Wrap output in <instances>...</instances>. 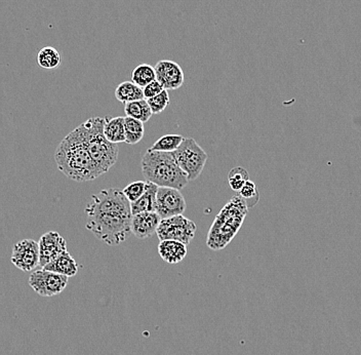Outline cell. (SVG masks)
I'll return each mask as SVG.
<instances>
[{"mask_svg": "<svg viewBox=\"0 0 361 355\" xmlns=\"http://www.w3.org/2000/svg\"><path fill=\"white\" fill-rule=\"evenodd\" d=\"M177 164L189 181L197 179L208 162V154L194 139H184L180 147L173 152Z\"/></svg>", "mask_w": 361, "mask_h": 355, "instance_id": "cell-6", "label": "cell"}, {"mask_svg": "<svg viewBox=\"0 0 361 355\" xmlns=\"http://www.w3.org/2000/svg\"><path fill=\"white\" fill-rule=\"evenodd\" d=\"M156 80L162 84L164 90H178L184 84L183 69L178 63L170 60H162L156 64Z\"/></svg>", "mask_w": 361, "mask_h": 355, "instance_id": "cell-12", "label": "cell"}, {"mask_svg": "<svg viewBox=\"0 0 361 355\" xmlns=\"http://www.w3.org/2000/svg\"><path fill=\"white\" fill-rule=\"evenodd\" d=\"M78 268H79V266L76 263L72 256L68 251H64L58 258H56L54 261L48 264L43 269L56 272V274L67 276V278H72V276H75L77 274Z\"/></svg>", "mask_w": 361, "mask_h": 355, "instance_id": "cell-15", "label": "cell"}, {"mask_svg": "<svg viewBox=\"0 0 361 355\" xmlns=\"http://www.w3.org/2000/svg\"><path fill=\"white\" fill-rule=\"evenodd\" d=\"M248 171L242 166L232 169L228 175V182H229L230 188L234 191L240 192L242 189L246 182L248 181Z\"/></svg>", "mask_w": 361, "mask_h": 355, "instance_id": "cell-24", "label": "cell"}, {"mask_svg": "<svg viewBox=\"0 0 361 355\" xmlns=\"http://www.w3.org/2000/svg\"><path fill=\"white\" fill-rule=\"evenodd\" d=\"M115 97L119 102L124 103V104L145 99L143 88L133 81H124L120 84L116 88Z\"/></svg>", "mask_w": 361, "mask_h": 355, "instance_id": "cell-18", "label": "cell"}, {"mask_svg": "<svg viewBox=\"0 0 361 355\" xmlns=\"http://www.w3.org/2000/svg\"><path fill=\"white\" fill-rule=\"evenodd\" d=\"M126 117H105L104 134L110 142L114 144L126 143V128H124Z\"/></svg>", "mask_w": 361, "mask_h": 355, "instance_id": "cell-16", "label": "cell"}, {"mask_svg": "<svg viewBox=\"0 0 361 355\" xmlns=\"http://www.w3.org/2000/svg\"><path fill=\"white\" fill-rule=\"evenodd\" d=\"M240 195L246 200V204L253 198L259 200V192H257V186L253 182L248 180L246 182V185L242 187V189L240 191Z\"/></svg>", "mask_w": 361, "mask_h": 355, "instance_id": "cell-27", "label": "cell"}, {"mask_svg": "<svg viewBox=\"0 0 361 355\" xmlns=\"http://www.w3.org/2000/svg\"><path fill=\"white\" fill-rule=\"evenodd\" d=\"M162 217L156 212H145L133 215L132 233L139 240L151 238L157 232Z\"/></svg>", "mask_w": 361, "mask_h": 355, "instance_id": "cell-13", "label": "cell"}, {"mask_svg": "<svg viewBox=\"0 0 361 355\" xmlns=\"http://www.w3.org/2000/svg\"><path fill=\"white\" fill-rule=\"evenodd\" d=\"M12 263L22 271H33L40 264L39 244L33 240H23L12 249Z\"/></svg>", "mask_w": 361, "mask_h": 355, "instance_id": "cell-10", "label": "cell"}, {"mask_svg": "<svg viewBox=\"0 0 361 355\" xmlns=\"http://www.w3.org/2000/svg\"><path fill=\"white\" fill-rule=\"evenodd\" d=\"M158 186L147 182V188L142 198L137 202H132L133 215L145 212H155L156 195H157Z\"/></svg>", "mask_w": 361, "mask_h": 355, "instance_id": "cell-17", "label": "cell"}, {"mask_svg": "<svg viewBox=\"0 0 361 355\" xmlns=\"http://www.w3.org/2000/svg\"><path fill=\"white\" fill-rule=\"evenodd\" d=\"M124 112H126V116H128V117L140 120V122H144V124L151 118L152 114H153L146 99L126 103L124 105Z\"/></svg>", "mask_w": 361, "mask_h": 355, "instance_id": "cell-19", "label": "cell"}, {"mask_svg": "<svg viewBox=\"0 0 361 355\" xmlns=\"http://www.w3.org/2000/svg\"><path fill=\"white\" fill-rule=\"evenodd\" d=\"M154 80H156L155 67L151 65H139L132 72V81L140 88H144Z\"/></svg>", "mask_w": 361, "mask_h": 355, "instance_id": "cell-22", "label": "cell"}, {"mask_svg": "<svg viewBox=\"0 0 361 355\" xmlns=\"http://www.w3.org/2000/svg\"><path fill=\"white\" fill-rule=\"evenodd\" d=\"M186 207L187 204L180 190L170 187L158 188L155 212L162 217V219L183 215Z\"/></svg>", "mask_w": 361, "mask_h": 355, "instance_id": "cell-9", "label": "cell"}, {"mask_svg": "<svg viewBox=\"0 0 361 355\" xmlns=\"http://www.w3.org/2000/svg\"><path fill=\"white\" fill-rule=\"evenodd\" d=\"M86 213V229L108 246L126 242L132 232V207L121 190L109 188L92 195Z\"/></svg>", "mask_w": 361, "mask_h": 355, "instance_id": "cell-1", "label": "cell"}, {"mask_svg": "<svg viewBox=\"0 0 361 355\" xmlns=\"http://www.w3.org/2000/svg\"><path fill=\"white\" fill-rule=\"evenodd\" d=\"M146 188H147V181H136L128 184L122 191L132 204V202H137L142 198L143 194L145 193Z\"/></svg>", "mask_w": 361, "mask_h": 355, "instance_id": "cell-25", "label": "cell"}, {"mask_svg": "<svg viewBox=\"0 0 361 355\" xmlns=\"http://www.w3.org/2000/svg\"><path fill=\"white\" fill-rule=\"evenodd\" d=\"M187 251V244L177 240H162L158 246L160 257L168 264L181 263Z\"/></svg>", "mask_w": 361, "mask_h": 355, "instance_id": "cell-14", "label": "cell"}, {"mask_svg": "<svg viewBox=\"0 0 361 355\" xmlns=\"http://www.w3.org/2000/svg\"><path fill=\"white\" fill-rule=\"evenodd\" d=\"M248 212V204L242 196L229 200L213 222L206 240L208 248L214 251L226 248L240 231Z\"/></svg>", "mask_w": 361, "mask_h": 355, "instance_id": "cell-3", "label": "cell"}, {"mask_svg": "<svg viewBox=\"0 0 361 355\" xmlns=\"http://www.w3.org/2000/svg\"><path fill=\"white\" fill-rule=\"evenodd\" d=\"M142 173L146 181L155 184L158 187L181 190L190 182L177 164L173 152L148 149L142 158Z\"/></svg>", "mask_w": 361, "mask_h": 355, "instance_id": "cell-4", "label": "cell"}, {"mask_svg": "<svg viewBox=\"0 0 361 355\" xmlns=\"http://www.w3.org/2000/svg\"><path fill=\"white\" fill-rule=\"evenodd\" d=\"M143 90H144L145 99L147 100V99L153 98V97L157 96L160 93L164 92V88L158 80H154L151 84L145 86Z\"/></svg>", "mask_w": 361, "mask_h": 355, "instance_id": "cell-28", "label": "cell"}, {"mask_svg": "<svg viewBox=\"0 0 361 355\" xmlns=\"http://www.w3.org/2000/svg\"><path fill=\"white\" fill-rule=\"evenodd\" d=\"M55 160L59 170L73 181H92L101 176L88 151L80 126L74 128L59 144Z\"/></svg>", "mask_w": 361, "mask_h": 355, "instance_id": "cell-2", "label": "cell"}, {"mask_svg": "<svg viewBox=\"0 0 361 355\" xmlns=\"http://www.w3.org/2000/svg\"><path fill=\"white\" fill-rule=\"evenodd\" d=\"M40 264L39 267L44 268L50 262L54 261L61 253L67 251V242L60 233L50 231L44 233L40 238Z\"/></svg>", "mask_w": 361, "mask_h": 355, "instance_id": "cell-11", "label": "cell"}, {"mask_svg": "<svg viewBox=\"0 0 361 355\" xmlns=\"http://www.w3.org/2000/svg\"><path fill=\"white\" fill-rule=\"evenodd\" d=\"M197 226L192 220L185 215L162 219L158 227L156 236L162 240H177L185 244H189L195 236Z\"/></svg>", "mask_w": 361, "mask_h": 355, "instance_id": "cell-7", "label": "cell"}, {"mask_svg": "<svg viewBox=\"0 0 361 355\" xmlns=\"http://www.w3.org/2000/svg\"><path fill=\"white\" fill-rule=\"evenodd\" d=\"M147 102L153 114H159L164 111L170 104V95H168V90H164L157 96L147 99Z\"/></svg>", "mask_w": 361, "mask_h": 355, "instance_id": "cell-26", "label": "cell"}, {"mask_svg": "<svg viewBox=\"0 0 361 355\" xmlns=\"http://www.w3.org/2000/svg\"><path fill=\"white\" fill-rule=\"evenodd\" d=\"M181 135H164L152 145L150 150L160 152H175L184 141Z\"/></svg>", "mask_w": 361, "mask_h": 355, "instance_id": "cell-23", "label": "cell"}, {"mask_svg": "<svg viewBox=\"0 0 361 355\" xmlns=\"http://www.w3.org/2000/svg\"><path fill=\"white\" fill-rule=\"evenodd\" d=\"M105 117H92L80 124L90 156L101 176L109 172L119 154L117 144L110 142L104 134Z\"/></svg>", "mask_w": 361, "mask_h": 355, "instance_id": "cell-5", "label": "cell"}, {"mask_svg": "<svg viewBox=\"0 0 361 355\" xmlns=\"http://www.w3.org/2000/svg\"><path fill=\"white\" fill-rule=\"evenodd\" d=\"M68 278L41 268L31 274L29 285L41 297H54L66 289Z\"/></svg>", "mask_w": 361, "mask_h": 355, "instance_id": "cell-8", "label": "cell"}, {"mask_svg": "<svg viewBox=\"0 0 361 355\" xmlns=\"http://www.w3.org/2000/svg\"><path fill=\"white\" fill-rule=\"evenodd\" d=\"M37 62L41 68L52 70L60 66L61 56L56 48L52 46H46L38 52Z\"/></svg>", "mask_w": 361, "mask_h": 355, "instance_id": "cell-21", "label": "cell"}, {"mask_svg": "<svg viewBox=\"0 0 361 355\" xmlns=\"http://www.w3.org/2000/svg\"><path fill=\"white\" fill-rule=\"evenodd\" d=\"M124 128H126V143L128 145H136L144 137V122L140 120L126 116L124 120Z\"/></svg>", "mask_w": 361, "mask_h": 355, "instance_id": "cell-20", "label": "cell"}]
</instances>
